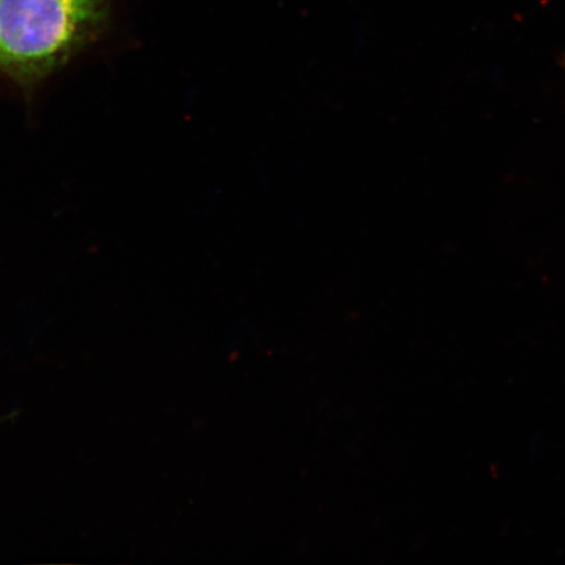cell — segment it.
Masks as SVG:
<instances>
[{
	"mask_svg": "<svg viewBox=\"0 0 565 565\" xmlns=\"http://www.w3.org/2000/svg\"><path fill=\"white\" fill-rule=\"evenodd\" d=\"M111 0H0V73L32 87L66 66L108 24Z\"/></svg>",
	"mask_w": 565,
	"mask_h": 565,
	"instance_id": "6da1fadb",
	"label": "cell"
}]
</instances>
